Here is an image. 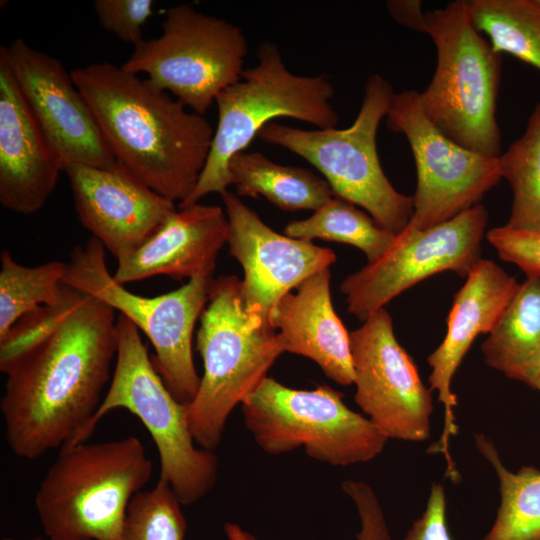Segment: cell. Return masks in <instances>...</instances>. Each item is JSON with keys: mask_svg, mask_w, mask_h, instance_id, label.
<instances>
[{"mask_svg": "<svg viewBox=\"0 0 540 540\" xmlns=\"http://www.w3.org/2000/svg\"><path fill=\"white\" fill-rule=\"evenodd\" d=\"M220 196L228 219L230 254L244 273L241 284L246 307L271 322L279 300L309 276L330 268L336 255L312 241L275 232L229 190Z\"/></svg>", "mask_w": 540, "mask_h": 540, "instance_id": "obj_16", "label": "cell"}, {"mask_svg": "<svg viewBox=\"0 0 540 540\" xmlns=\"http://www.w3.org/2000/svg\"><path fill=\"white\" fill-rule=\"evenodd\" d=\"M152 0H95L93 7L101 27L133 47L141 42L142 27L153 13Z\"/></svg>", "mask_w": 540, "mask_h": 540, "instance_id": "obj_31", "label": "cell"}, {"mask_svg": "<svg viewBox=\"0 0 540 540\" xmlns=\"http://www.w3.org/2000/svg\"><path fill=\"white\" fill-rule=\"evenodd\" d=\"M477 449L499 479L500 506L482 540H538L540 538V470L524 466L510 472L491 440L475 435Z\"/></svg>", "mask_w": 540, "mask_h": 540, "instance_id": "obj_24", "label": "cell"}, {"mask_svg": "<svg viewBox=\"0 0 540 540\" xmlns=\"http://www.w3.org/2000/svg\"><path fill=\"white\" fill-rule=\"evenodd\" d=\"M343 492L353 501L361 523L357 540H392L385 515L374 490L363 481L345 480ZM227 540H257L237 523L224 525Z\"/></svg>", "mask_w": 540, "mask_h": 540, "instance_id": "obj_30", "label": "cell"}, {"mask_svg": "<svg viewBox=\"0 0 540 540\" xmlns=\"http://www.w3.org/2000/svg\"><path fill=\"white\" fill-rule=\"evenodd\" d=\"M533 389H536V390L540 391V373L536 378Z\"/></svg>", "mask_w": 540, "mask_h": 540, "instance_id": "obj_35", "label": "cell"}, {"mask_svg": "<svg viewBox=\"0 0 540 540\" xmlns=\"http://www.w3.org/2000/svg\"><path fill=\"white\" fill-rule=\"evenodd\" d=\"M407 138L417 170L408 227L425 230L479 204L502 179L498 157L467 149L447 137L423 112L419 92L395 93L386 116Z\"/></svg>", "mask_w": 540, "mask_h": 540, "instance_id": "obj_12", "label": "cell"}, {"mask_svg": "<svg viewBox=\"0 0 540 540\" xmlns=\"http://www.w3.org/2000/svg\"><path fill=\"white\" fill-rule=\"evenodd\" d=\"M63 166L0 52V203L15 213L40 210Z\"/></svg>", "mask_w": 540, "mask_h": 540, "instance_id": "obj_19", "label": "cell"}, {"mask_svg": "<svg viewBox=\"0 0 540 540\" xmlns=\"http://www.w3.org/2000/svg\"><path fill=\"white\" fill-rule=\"evenodd\" d=\"M498 159L501 177L513 192L505 226L540 232V103L531 113L521 137Z\"/></svg>", "mask_w": 540, "mask_h": 540, "instance_id": "obj_28", "label": "cell"}, {"mask_svg": "<svg viewBox=\"0 0 540 540\" xmlns=\"http://www.w3.org/2000/svg\"><path fill=\"white\" fill-rule=\"evenodd\" d=\"M485 363L534 387L540 373V278H526L482 343Z\"/></svg>", "mask_w": 540, "mask_h": 540, "instance_id": "obj_22", "label": "cell"}, {"mask_svg": "<svg viewBox=\"0 0 540 540\" xmlns=\"http://www.w3.org/2000/svg\"><path fill=\"white\" fill-rule=\"evenodd\" d=\"M228 237V219L220 206L194 204L170 214L132 254L118 261L113 275L125 285L157 275L174 279L212 276Z\"/></svg>", "mask_w": 540, "mask_h": 540, "instance_id": "obj_20", "label": "cell"}, {"mask_svg": "<svg viewBox=\"0 0 540 540\" xmlns=\"http://www.w3.org/2000/svg\"><path fill=\"white\" fill-rule=\"evenodd\" d=\"M196 348L203 375L194 399L186 405L187 420L195 443L213 451L233 409L285 351L271 322L248 310L241 279L234 275L212 279Z\"/></svg>", "mask_w": 540, "mask_h": 540, "instance_id": "obj_3", "label": "cell"}, {"mask_svg": "<svg viewBox=\"0 0 540 540\" xmlns=\"http://www.w3.org/2000/svg\"><path fill=\"white\" fill-rule=\"evenodd\" d=\"M228 171L238 196L261 195L284 211H315L334 195L324 178L302 167L277 164L260 152L237 153Z\"/></svg>", "mask_w": 540, "mask_h": 540, "instance_id": "obj_23", "label": "cell"}, {"mask_svg": "<svg viewBox=\"0 0 540 540\" xmlns=\"http://www.w3.org/2000/svg\"><path fill=\"white\" fill-rule=\"evenodd\" d=\"M67 263L50 261L24 266L7 251L1 252L0 339L24 316L42 306L61 303Z\"/></svg>", "mask_w": 540, "mask_h": 540, "instance_id": "obj_27", "label": "cell"}, {"mask_svg": "<svg viewBox=\"0 0 540 540\" xmlns=\"http://www.w3.org/2000/svg\"><path fill=\"white\" fill-rule=\"evenodd\" d=\"M395 93L378 74L368 77L359 113L345 129L304 130L264 126L257 137L302 157L328 182L334 196L362 207L381 227L400 233L413 215V197L399 193L386 177L377 153L376 135Z\"/></svg>", "mask_w": 540, "mask_h": 540, "instance_id": "obj_8", "label": "cell"}, {"mask_svg": "<svg viewBox=\"0 0 540 540\" xmlns=\"http://www.w3.org/2000/svg\"><path fill=\"white\" fill-rule=\"evenodd\" d=\"M519 285L498 264L480 259L454 296L442 343L427 359L431 368L429 389L438 393V399L444 406L443 432L440 439L429 448V453L444 455L447 475L451 480L458 479L449 452L450 439L458 431L454 413L457 397L451 390L452 378L476 337L489 334L496 326Z\"/></svg>", "mask_w": 540, "mask_h": 540, "instance_id": "obj_18", "label": "cell"}, {"mask_svg": "<svg viewBox=\"0 0 540 540\" xmlns=\"http://www.w3.org/2000/svg\"><path fill=\"white\" fill-rule=\"evenodd\" d=\"M354 400L388 439L426 441L433 413L432 395L416 364L398 343L385 308L350 333Z\"/></svg>", "mask_w": 540, "mask_h": 540, "instance_id": "obj_14", "label": "cell"}, {"mask_svg": "<svg viewBox=\"0 0 540 540\" xmlns=\"http://www.w3.org/2000/svg\"><path fill=\"white\" fill-rule=\"evenodd\" d=\"M471 19L493 49L540 71V5L537 0H470Z\"/></svg>", "mask_w": 540, "mask_h": 540, "instance_id": "obj_26", "label": "cell"}, {"mask_svg": "<svg viewBox=\"0 0 540 540\" xmlns=\"http://www.w3.org/2000/svg\"><path fill=\"white\" fill-rule=\"evenodd\" d=\"M284 234L297 239H321L355 246L365 254L367 263L381 258L396 236L354 204L334 195L308 218L288 223Z\"/></svg>", "mask_w": 540, "mask_h": 540, "instance_id": "obj_25", "label": "cell"}, {"mask_svg": "<svg viewBox=\"0 0 540 540\" xmlns=\"http://www.w3.org/2000/svg\"><path fill=\"white\" fill-rule=\"evenodd\" d=\"M212 279L197 276L155 297L135 294L115 281L105 263L104 246L91 237L71 252L63 282L103 301L143 332L155 350L154 365L165 385L177 401L187 405L201 379L193 361L192 339Z\"/></svg>", "mask_w": 540, "mask_h": 540, "instance_id": "obj_10", "label": "cell"}, {"mask_svg": "<svg viewBox=\"0 0 540 540\" xmlns=\"http://www.w3.org/2000/svg\"><path fill=\"white\" fill-rule=\"evenodd\" d=\"M248 44L242 30L187 4L168 9L162 33L133 47L122 67L145 74L186 108L203 115L240 80Z\"/></svg>", "mask_w": 540, "mask_h": 540, "instance_id": "obj_11", "label": "cell"}, {"mask_svg": "<svg viewBox=\"0 0 540 540\" xmlns=\"http://www.w3.org/2000/svg\"><path fill=\"white\" fill-rule=\"evenodd\" d=\"M0 52L63 169L117 163L71 73L58 59L21 38L1 46Z\"/></svg>", "mask_w": 540, "mask_h": 540, "instance_id": "obj_15", "label": "cell"}, {"mask_svg": "<svg viewBox=\"0 0 540 540\" xmlns=\"http://www.w3.org/2000/svg\"><path fill=\"white\" fill-rule=\"evenodd\" d=\"M486 237L502 260L518 266L527 278H540V232L503 225L490 229Z\"/></svg>", "mask_w": 540, "mask_h": 540, "instance_id": "obj_32", "label": "cell"}, {"mask_svg": "<svg viewBox=\"0 0 540 540\" xmlns=\"http://www.w3.org/2000/svg\"><path fill=\"white\" fill-rule=\"evenodd\" d=\"M81 224L116 258L138 249L176 211L118 162L111 168L72 164L64 169Z\"/></svg>", "mask_w": 540, "mask_h": 540, "instance_id": "obj_17", "label": "cell"}, {"mask_svg": "<svg viewBox=\"0 0 540 540\" xmlns=\"http://www.w3.org/2000/svg\"><path fill=\"white\" fill-rule=\"evenodd\" d=\"M487 223L486 208L477 204L425 230L406 226L381 258L343 280L340 290L347 311L364 321L434 274L452 271L466 278L481 259Z\"/></svg>", "mask_w": 540, "mask_h": 540, "instance_id": "obj_13", "label": "cell"}, {"mask_svg": "<svg viewBox=\"0 0 540 540\" xmlns=\"http://www.w3.org/2000/svg\"><path fill=\"white\" fill-rule=\"evenodd\" d=\"M537 2H538V3H539V5H540V0H537Z\"/></svg>", "mask_w": 540, "mask_h": 540, "instance_id": "obj_37", "label": "cell"}, {"mask_svg": "<svg viewBox=\"0 0 540 540\" xmlns=\"http://www.w3.org/2000/svg\"><path fill=\"white\" fill-rule=\"evenodd\" d=\"M152 461L136 436L60 449L35 494L49 540H117Z\"/></svg>", "mask_w": 540, "mask_h": 540, "instance_id": "obj_4", "label": "cell"}, {"mask_svg": "<svg viewBox=\"0 0 540 540\" xmlns=\"http://www.w3.org/2000/svg\"><path fill=\"white\" fill-rule=\"evenodd\" d=\"M403 540H452L445 491L440 483L432 484L423 514L413 522Z\"/></svg>", "mask_w": 540, "mask_h": 540, "instance_id": "obj_33", "label": "cell"}, {"mask_svg": "<svg viewBox=\"0 0 540 540\" xmlns=\"http://www.w3.org/2000/svg\"><path fill=\"white\" fill-rule=\"evenodd\" d=\"M256 54L258 63L244 69L240 80L217 96L218 122L205 167L195 189L179 208L227 190L231 185L230 159L245 151L273 119L288 117L318 129L336 128L338 114L330 103L334 88L326 77L291 73L278 46L271 42L261 43Z\"/></svg>", "mask_w": 540, "mask_h": 540, "instance_id": "obj_6", "label": "cell"}, {"mask_svg": "<svg viewBox=\"0 0 540 540\" xmlns=\"http://www.w3.org/2000/svg\"><path fill=\"white\" fill-rule=\"evenodd\" d=\"M182 504L161 480L130 501L117 540H184L187 522Z\"/></svg>", "mask_w": 540, "mask_h": 540, "instance_id": "obj_29", "label": "cell"}, {"mask_svg": "<svg viewBox=\"0 0 540 540\" xmlns=\"http://www.w3.org/2000/svg\"><path fill=\"white\" fill-rule=\"evenodd\" d=\"M117 354L108 390L76 444L86 442L110 411L126 409L150 433L160 458L159 480L167 483L182 505L198 502L214 487L218 459L196 447L186 405L171 394L141 340L125 316L117 317ZM75 445V444H74Z\"/></svg>", "mask_w": 540, "mask_h": 540, "instance_id": "obj_7", "label": "cell"}, {"mask_svg": "<svg viewBox=\"0 0 540 540\" xmlns=\"http://www.w3.org/2000/svg\"><path fill=\"white\" fill-rule=\"evenodd\" d=\"M419 0H391L386 8L399 24L412 30L426 33V13H423Z\"/></svg>", "mask_w": 540, "mask_h": 540, "instance_id": "obj_34", "label": "cell"}, {"mask_svg": "<svg viewBox=\"0 0 540 540\" xmlns=\"http://www.w3.org/2000/svg\"><path fill=\"white\" fill-rule=\"evenodd\" d=\"M240 406L247 430L271 455L301 447L315 460L348 466L374 459L388 441L328 385L294 389L267 376Z\"/></svg>", "mask_w": 540, "mask_h": 540, "instance_id": "obj_9", "label": "cell"}, {"mask_svg": "<svg viewBox=\"0 0 540 540\" xmlns=\"http://www.w3.org/2000/svg\"><path fill=\"white\" fill-rule=\"evenodd\" d=\"M2 540H16V539L11 538V537H5V538H3ZM32 540H42V539H41V538H34V539H32Z\"/></svg>", "mask_w": 540, "mask_h": 540, "instance_id": "obj_36", "label": "cell"}, {"mask_svg": "<svg viewBox=\"0 0 540 540\" xmlns=\"http://www.w3.org/2000/svg\"><path fill=\"white\" fill-rule=\"evenodd\" d=\"M117 345L115 310L66 284L60 304L27 314L0 339V410L17 457L77 443L112 378Z\"/></svg>", "mask_w": 540, "mask_h": 540, "instance_id": "obj_1", "label": "cell"}, {"mask_svg": "<svg viewBox=\"0 0 540 540\" xmlns=\"http://www.w3.org/2000/svg\"><path fill=\"white\" fill-rule=\"evenodd\" d=\"M426 21L437 64L430 84L419 93L423 112L459 145L499 157L496 106L502 55L475 27L467 1L427 12Z\"/></svg>", "mask_w": 540, "mask_h": 540, "instance_id": "obj_5", "label": "cell"}, {"mask_svg": "<svg viewBox=\"0 0 540 540\" xmlns=\"http://www.w3.org/2000/svg\"><path fill=\"white\" fill-rule=\"evenodd\" d=\"M116 161L179 204L195 189L214 129L147 78L109 62L71 70Z\"/></svg>", "mask_w": 540, "mask_h": 540, "instance_id": "obj_2", "label": "cell"}, {"mask_svg": "<svg viewBox=\"0 0 540 540\" xmlns=\"http://www.w3.org/2000/svg\"><path fill=\"white\" fill-rule=\"evenodd\" d=\"M538 540H540V538Z\"/></svg>", "mask_w": 540, "mask_h": 540, "instance_id": "obj_38", "label": "cell"}, {"mask_svg": "<svg viewBox=\"0 0 540 540\" xmlns=\"http://www.w3.org/2000/svg\"><path fill=\"white\" fill-rule=\"evenodd\" d=\"M330 268L322 269L284 295L271 314L285 352L314 361L339 385L354 384L350 333L336 314Z\"/></svg>", "mask_w": 540, "mask_h": 540, "instance_id": "obj_21", "label": "cell"}]
</instances>
